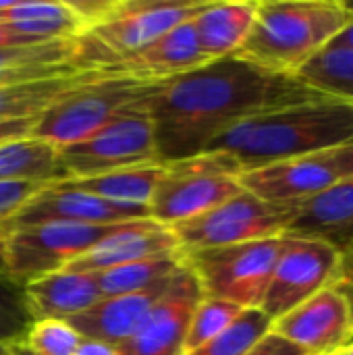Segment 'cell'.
<instances>
[{"instance_id": "cell-1", "label": "cell", "mask_w": 353, "mask_h": 355, "mask_svg": "<svg viewBox=\"0 0 353 355\" xmlns=\"http://www.w3.org/2000/svg\"><path fill=\"white\" fill-rule=\"evenodd\" d=\"M331 98L298 75L275 73L237 56L162 81L144 102L160 162L202 154L223 131L281 108Z\"/></svg>"}, {"instance_id": "cell-2", "label": "cell", "mask_w": 353, "mask_h": 355, "mask_svg": "<svg viewBox=\"0 0 353 355\" xmlns=\"http://www.w3.org/2000/svg\"><path fill=\"white\" fill-rule=\"evenodd\" d=\"M353 144V104L322 98L266 112L223 131L204 152L233 158L241 171L333 152Z\"/></svg>"}, {"instance_id": "cell-3", "label": "cell", "mask_w": 353, "mask_h": 355, "mask_svg": "<svg viewBox=\"0 0 353 355\" xmlns=\"http://www.w3.org/2000/svg\"><path fill=\"white\" fill-rule=\"evenodd\" d=\"M352 17L353 4L343 0H258L254 25L233 56L295 75L331 46Z\"/></svg>"}, {"instance_id": "cell-4", "label": "cell", "mask_w": 353, "mask_h": 355, "mask_svg": "<svg viewBox=\"0 0 353 355\" xmlns=\"http://www.w3.org/2000/svg\"><path fill=\"white\" fill-rule=\"evenodd\" d=\"M208 0H108L102 17L75 40V67L100 71L125 58L173 27L191 21Z\"/></svg>"}, {"instance_id": "cell-5", "label": "cell", "mask_w": 353, "mask_h": 355, "mask_svg": "<svg viewBox=\"0 0 353 355\" xmlns=\"http://www.w3.org/2000/svg\"><path fill=\"white\" fill-rule=\"evenodd\" d=\"M239 173V164L221 152L164 162V177L150 202V218L171 229L216 208L243 191Z\"/></svg>"}, {"instance_id": "cell-6", "label": "cell", "mask_w": 353, "mask_h": 355, "mask_svg": "<svg viewBox=\"0 0 353 355\" xmlns=\"http://www.w3.org/2000/svg\"><path fill=\"white\" fill-rule=\"evenodd\" d=\"M281 250L283 237H270L227 248L183 252V258L196 275L204 297L223 300L241 310H256L264 302Z\"/></svg>"}, {"instance_id": "cell-7", "label": "cell", "mask_w": 353, "mask_h": 355, "mask_svg": "<svg viewBox=\"0 0 353 355\" xmlns=\"http://www.w3.org/2000/svg\"><path fill=\"white\" fill-rule=\"evenodd\" d=\"M160 83L123 77H102L87 87L62 98L35 121L33 135L54 148L77 144L100 131L123 112L146 102Z\"/></svg>"}, {"instance_id": "cell-8", "label": "cell", "mask_w": 353, "mask_h": 355, "mask_svg": "<svg viewBox=\"0 0 353 355\" xmlns=\"http://www.w3.org/2000/svg\"><path fill=\"white\" fill-rule=\"evenodd\" d=\"M58 162L64 173V181L160 164L154 123L144 110V102L123 112L89 137L58 148Z\"/></svg>"}, {"instance_id": "cell-9", "label": "cell", "mask_w": 353, "mask_h": 355, "mask_svg": "<svg viewBox=\"0 0 353 355\" xmlns=\"http://www.w3.org/2000/svg\"><path fill=\"white\" fill-rule=\"evenodd\" d=\"M295 204H270L241 191L216 208L179 223L173 229L181 252L227 248L258 239L283 237Z\"/></svg>"}, {"instance_id": "cell-10", "label": "cell", "mask_w": 353, "mask_h": 355, "mask_svg": "<svg viewBox=\"0 0 353 355\" xmlns=\"http://www.w3.org/2000/svg\"><path fill=\"white\" fill-rule=\"evenodd\" d=\"M123 225L42 223V225L8 229L6 231L8 277L25 285L42 275L62 270L73 260L87 254L102 239L117 233Z\"/></svg>"}, {"instance_id": "cell-11", "label": "cell", "mask_w": 353, "mask_h": 355, "mask_svg": "<svg viewBox=\"0 0 353 355\" xmlns=\"http://www.w3.org/2000/svg\"><path fill=\"white\" fill-rule=\"evenodd\" d=\"M339 266L341 256L329 245L283 235V250L260 310L273 322L279 320L318 291L333 287Z\"/></svg>"}, {"instance_id": "cell-12", "label": "cell", "mask_w": 353, "mask_h": 355, "mask_svg": "<svg viewBox=\"0 0 353 355\" xmlns=\"http://www.w3.org/2000/svg\"><path fill=\"white\" fill-rule=\"evenodd\" d=\"M202 300L196 275L183 264L135 333L114 347L117 355H183L189 320Z\"/></svg>"}, {"instance_id": "cell-13", "label": "cell", "mask_w": 353, "mask_h": 355, "mask_svg": "<svg viewBox=\"0 0 353 355\" xmlns=\"http://www.w3.org/2000/svg\"><path fill=\"white\" fill-rule=\"evenodd\" d=\"M273 333L306 355L337 354L353 341V312L335 287H327L275 320Z\"/></svg>"}, {"instance_id": "cell-14", "label": "cell", "mask_w": 353, "mask_h": 355, "mask_svg": "<svg viewBox=\"0 0 353 355\" xmlns=\"http://www.w3.org/2000/svg\"><path fill=\"white\" fill-rule=\"evenodd\" d=\"M150 220V208L133 204H114L62 183H48L31 198L12 218L2 223V229H17L42 223H79V225H123Z\"/></svg>"}, {"instance_id": "cell-15", "label": "cell", "mask_w": 353, "mask_h": 355, "mask_svg": "<svg viewBox=\"0 0 353 355\" xmlns=\"http://www.w3.org/2000/svg\"><path fill=\"white\" fill-rule=\"evenodd\" d=\"M243 191L270 204H300L339 181L331 152L291 158L239 173Z\"/></svg>"}, {"instance_id": "cell-16", "label": "cell", "mask_w": 353, "mask_h": 355, "mask_svg": "<svg viewBox=\"0 0 353 355\" xmlns=\"http://www.w3.org/2000/svg\"><path fill=\"white\" fill-rule=\"evenodd\" d=\"M208 62L212 60H208L200 52L196 29H193V19H191L173 27L158 40L144 46L141 50L100 69V73L106 77H123V79L160 83V81L179 77L183 73H189L193 69H200Z\"/></svg>"}, {"instance_id": "cell-17", "label": "cell", "mask_w": 353, "mask_h": 355, "mask_svg": "<svg viewBox=\"0 0 353 355\" xmlns=\"http://www.w3.org/2000/svg\"><path fill=\"white\" fill-rule=\"evenodd\" d=\"M285 237L320 241L341 258L353 252V179H339L295 204Z\"/></svg>"}, {"instance_id": "cell-18", "label": "cell", "mask_w": 353, "mask_h": 355, "mask_svg": "<svg viewBox=\"0 0 353 355\" xmlns=\"http://www.w3.org/2000/svg\"><path fill=\"white\" fill-rule=\"evenodd\" d=\"M179 252L181 248L173 229L162 227L152 218L135 220L123 225L117 233L102 239L87 254L79 256L64 268L77 272H102L123 264L179 254Z\"/></svg>"}, {"instance_id": "cell-19", "label": "cell", "mask_w": 353, "mask_h": 355, "mask_svg": "<svg viewBox=\"0 0 353 355\" xmlns=\"http://www.w3.org/2000/svg\"><path fill=\"white\" fill-rule=\"evenodd\" d=\"M171 279H166L164 283H160L152 289H146V291L104 297L98 304H94L89 310L81 312L79 316H73L67 322L83 339H96V341H104V343L117 347L119 343H123L125 339H129L135 333V329L141 324V320L148 316V312L154 308V304L166 291Z\"/></svg>"}, {"instance_id": "cell-20", "label": "cell", "mask_w": 353, "mask_h": 355, "mask_svg": "<svg viewBox=\"0 0 353 355\" xmlns=\"http://www.w3.org/2000/svg\"><path fill=\"white\" fill-rule=\"evenodd\" d=\"M33 320H71L104 300L94 272L54 270L23 285Z\"/></svg>"}, {"instance_id": "cell-21", "label": "cell", "mask_w": 353, "mask_h": 355, "mask_svg": "<svg viewBox=\"0 0 353 355\" xmlns=\"http://www.w3.org/2000/svg\"><path fill=\"white\" fill-rule=\"evenodd\" d=\"M258 10V0L212 2L193 17L200 52L208 60L233 56L246 42Z\"/></svg>"}, {"instance_id": "cell-22", "label": "cell", "mask_w": 353, "mask_h": 355, "mask_svg": "<svg viewBox=\"0 0 353 355\" xmlns=\"http://www.w3.org/2000/svg\"><path fill=\"white\" fill-rule=\"evenodd\" d=\"M0 23L35 44L77 40L87 31V21L73 2H8Z\"/></svg>"}, {"instance_id": "cell-23", "label": "cell", "mask_w": 353, "mask_h": 355, "mask_svg": "<svg viewBox=\"0 0 353 355\" xmlns=\"http://www.w3.org/2000/svg\"><path fill=\"white\" fill-rule=\"evenodd\" d=\"M102 77L106 75L100 71H77L71 75L0 85V121L37 119L62 98L87 87Z\"/></svg>"}, {"instance_id": "cell-24", "label": "cell", "mask_w": 353, "mask_h": 355, "mask_svg": "<svg viewBox=\"0 0 353 355\" xmlns=\"http://www.w3.org/2000/svg\"><path fill=\"white\" fill-rule=\"evenodd\" d=\"M75 67V40L0 48V85L25 83L71 75Z\"/></svg>"}, {"instance_id": "cell-25", "label": "cell", "mask_w": 353, "mask_h": 355, "mask_svg": "<svg viewBox=\"0 0 353 355\" xmlns=\"http://www.w3.org/2000/svg\"><path fill=\"white\" fill-rule=\"evenodd\" d=\"M162 177H164V162L112 171L89 179L58 181V183L114 204H133V206L150 208L152 196L158 183L162 181Z\"/></svg>"}, {"instance_id": "cell-26", "label": "cell", "mask_w": 353, "mask_h": 355, "mask_svg": "<svg viewBox=\"0 0 353 355\" xmlns=\"http://www.w3.org/2000/svg\"><path fill=\"white\" fill-rule=\"evenodd\" d=\"M0 181H64L58 148L35 135L0 144Z\"/></svg>"}, {"instance_id": "cell-27", "label": "cell", "mask_w": 353, "mask_h": 355, "mask_svg": "<svg viewBox=\"0 0 353 355\" xmlns=\"http://www.w3.org/2000/svg\"><path fill=\"white\" fill-rule=\"evenodd\" d=\"M183 264H185V258H183V252H179V254L123 264V266L108 268V270L94 272V275H96L102 295L114 297V295L152 289L164 283L166 279H171L179 268H183Z\"/></svg>"}, {"instance_id": "cell-28", "label": "cell", "mask_w": 353, "mask_h": 355, "mask_svg": "<svg viewBox=\"0 0 353 355\" xmlns=\"http://www.w3.org/2000/svg\"><path fill=\"white\" fill-rule=\"evenodd\" d=\"M295 75L316 92L353 104V48H327Z\"/></svg>"}, {"instance_id": "cell-29", "label": "cell", "mask_w": 353, "mask_h": 355, "mask_svg": "<svg viewBox=\"0 0 353 355\" xmlns=\"http://www.w3.org/2000/svg\"><path fill=\"white\" fill-rule=\"evenodd\" d=\"M270 331L273 320L260 308L243 310L229 329L189 355H248Z\"/></svg>"}, {"instance_id": "cell-30", "label": "cell", "mask_w": 353, "mask_h": 355, "mask_svg": "<svg viewBox=\"0 0 353 355\" xmlns=\"http://www.w3.org/2000/svg\"><path fill=\"white\" fill-rule=\"evenodd\" d=\"M241 312H243L241 308L229 302L204 297L193 310V316L189 320V329H187L185 343H183V355L193 354L206 343H210L225 329H229Z\"/></svg>"}, {"instance_id": "cell-31", "label": "cell", "mask_w": 353, "mask_h": 355, "mask_svg": "<svg viewBox=\"0 0 353 355\" xmlns=\"http://www.w3.org/2000/svg\"><path fill=\"white\" fill-rule=\"evenodd\" d=\"M33 322L23 285L0 275V341L23 343Z\"/></svg>"}, {"instance_id": "cell-32", "label": "cell", "mask_w": 353, "mask_h": 355, "mask_svg": "<svg viewBox=\"0 0 353 355\" xmlns=\"http://www.w3.org/2000/svg\"><path fill=\"white\" fill-rule=\"evenodd\" d=\"M81 335L67 320H35L25 337V345L37 355H75Z\"/></svg>"}, {"instance_id": "cell-33", "label": "cell", "mask_w": 353, "mask_h": 355, "mask_svg": "<svg viewBox=\"0 0 353 355\" xmlns=\"http://www.w3.org/2000/svg\"><path fill=\"white\" fill-rule=\"evenodd\" d=\"M46 185L42 181H0V225L12 218Z\"/></svg>"}, {"instance_id": "cell-34", "label": "cell", "mask_w": 353, "mask_h": 355, "mask_svg": "<svg viewBox=\"0 0 353 355\" xmlns=\"http://www.w3.org/2000/svg\"><path fill=\"white\" fill-rule=\"evenodd\" d=\"M248 355H306L302 354L298 347H293L291 343H287L285 339H281L279 335H275L273 331L250 352Z\"/></svg>"}, {"instance_id": "cell-35", "label": "cell", "mask_w": 353, "mask_h": 355, "mask_svg": "<svg viewBox=\"0 0 353 355\" xmlns=\"http://www.w3.org/2000/svg\"><path fill=\"white\" fill-rule=\"evenodd\" d=\"M37 119H12V121H0V144L23 139L33 135Z\"/></svg>"}, {"instance_id": "cell-36", "label": "cell", "mask_w": 353, "mask_h": 355, "mask_svg": "<svg viewBox=\"0 0 353 355\" xmlns=\"http://www.w3.org/2000/svg\"><path fill=\"white\" fill-rule=\"evenodd\" d=\"M333 287L347 300L353 312V252L341 258L339 275H337V281L333 283Z\"/></svg>"}, {"instance_id": "cell-37", "label": "cell", "mask_w": 353, "mask_h": 355, "mask_svg": "<svg viewBox=\"0 0 353 355\" xmlns=\"http://www.w3.org/2000/svg\"><path fill=\"white\" fill-rule=\"evenodd\" d=\"M331 158L339 173V179H353V144L333 150Z\"/></svg>"}, {"instance_id": "cell-38", "label": "cell", "mask_w": 353, "mask_h": 355, "mask_svg": "<svg viewBox=\"0 0 353 355\" xmlns=\"http://www.w3.org/2000/svg\"><path fill=\"white\" fill-rule=\"evenodd\" d=\"M75 355H117L114 345H108L104 341H96V339H83L79 341V347Z\"/></svg>"}, {"instance_id": "cell-39", "label": "cell", "mask_w": 353, "mask_h": 355, "mask_svg": "<svg viewBox=\"0 0 353 355\" xmlns=\"http://www.w3.org/2000/svg\"><path fill=\"white\" fill-rule=\"evenodd\" d=\"M31 44H35V42H31V40H27V37H23V35L15 33V31H12L8 25L0 23V48H12V46H31Z\"/></svg>"}, {"instance_id": "cell-40", "label": "cell", "mask_w": 353, "mask_h": 355, "mask_svg": "<svg viewBox=\"0 0 353 355\" xmlns=\"http://www.w3.org/2000/svg\"><path fill=\"white\" fill-rule=\"evenodd\" d=\"M329 48H353V17L352 21L347 23V27L331 42Z\"/></svg>"}, {"instance_id": "cell-41", "label": "cell", "mask_w": 353, "mask_h": 355, "mask_svg": "<svg viewBox=\"0 0 353 355\" xmlns=\"http://www.w3.org/2000/svg\"><path fill=\"white\" fill-rule=\"evenodd\" d=\"M0 275L8 277V262H6V231L0 225Z\"/></svg>"}, {"instance_id": "cell-42", "label": "cell", "mask_w": 353, "mask_h": 355, "mask_svg": "<svg viewBox=\"0 0 353 355\" xmlns=\"http://www.w3.org/2000/svg\"><path fill=\"white\" fill-rule=\"evenodd\" d=\"M10 355H37V354H33L25 343H15V345L10 347Z\"/></svg>"}, {"instance_id": "cell-43", "label": "cell", "mask_w": 353, "mask_h": 355, "mask_svg": "<svg viewBox=\"0 0 353 355\" xmlns=\"http://www.w3.org/2000/svg\"><path fill=\"white\" fill-rule=\"evenodd\" d=\"M15 343H2L0 341V355H10V347H12Z\"/></svg>"}, {"instance_id": "cell-44", "label": "cell", "mask_w": 353, "mask_h": 355, "mask_svg": "<svg viewBox=\"0 0 353 355\" xmlns=\"http://www.w3.org/2000/svg\"><path fill=\"white\" fill-rule=\"evenodd\" d=\"M341 355H353V341L350 345H345V347L341 349Z\"/></svg>"}, {"instance_id": "cell-45", "label": "cell", "mask_w": 353, "mask_h": 355, "mask_svg": "<svg viewBox=\"0 0 353 355\" xmlns=\"http://www.w3.org/2000/svg\"><path fill=\"white\" fill-rule=\"evenodd\" d=\"M331 355H341V352H337V354H331Z\"/></svg>"}]
</instances>
